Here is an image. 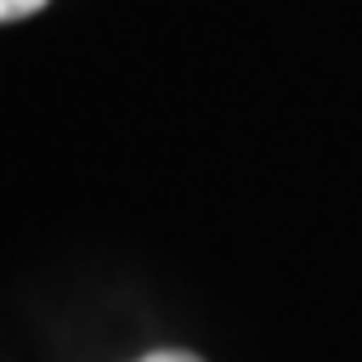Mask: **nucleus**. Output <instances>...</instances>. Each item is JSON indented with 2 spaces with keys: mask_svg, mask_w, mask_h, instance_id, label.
Instances as JSON below:
<instances>
[{
  "mask_svg": "<svg viewBox=\"0 0 362 362\" xmlns=\"http://www.w3.org/2000/svg\"><path fill=\"white\" fill-rule=\"evenodd\" d=\"M47 0H0V24H14V19H28L38 14Z\"/></svg>",
  "mask_w": 362,
  "mask_h": 362,
  "instance_id": "1",
  "label": "nucleus"
},
{
  "mask_svg": "<svg viewBox=\"0 0 362 362\" xmlns=\"http://www.w3.org/2000/svg\"><path fill=\"white\" fill-rule=\"evenodd\" d=\"M141 362H198V358H188V353H151Z\"/></svg>",
  "mask_w": 362,
  "mask_h": 362,
  "instance_id": "2",
  "label": "nucleus"
}]
</instances>
